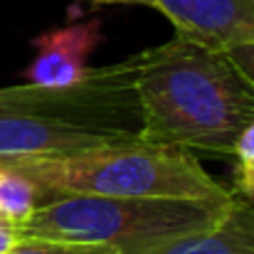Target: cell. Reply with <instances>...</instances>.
Here are the masks:
<instances>
[{
  "mask_svg": "<svg viewBox=\"0 0 254 254\" xmlns=\"http://www.w3.org/2000/svg\"><path fill=\"white\" fill-rule=\"evenodd\" d=\"M136 60L141 141L232 156L237 136L254 119V84L227 52L175 35Z\"/></svg>",
  "mask_w": 254,
  "mask_h": 254,
  "instance_id": "1",
  "label": "cell"
},
{
  "mask_svg": "<svg viewBox=\"0 0 254 254\" xmlns=\"http://www.w3.org/2000/svg\"><path fill=\"white\" fill-rule=\"evenodd\" d=\"M136 57L67 86L0 89V161L69 156L141 141Z\"/></svg>",
  "mask_w": 254,
  "mask_h": 254,
  "instance_id": "2",
  "label": "cell"
},
{
  "mask_svg": "<svg viewBox=\"0 0 254 254\" xmlns=\"http://www.w3.org/2000/svg\"><path fill=\"white\" fill-rule=\"evenodd\" d=\"M0 163L27 175L40 188L45 202L67 195H101V197L232 195L200 166V161L192 153L166 146H151L143 141L89 148L69 156L5 158Z\"/></svg>",
  "mask_w": 254,
  "mask_h": 254,
  "instance_id": "3",
  "label": "cell"
},
{
  "mask_svg": "<svg viewBox=\"0 0 254 254\" xmlns=\"http://www.w3.org/2000/svg\"><path fill=\"white\" fill-rule=\"evenodd\" d=\"M227 197H101L67 195L40 205L22 235L99 242L119 254H141L215 225Z\"/></svg>",
  "mask_w": 254,
  "mask_h": 254,
  "instance_id": "4",
  "label": "cell"
},
{
  "mask_svg": "<svg viewBox=\"0 0 254 254\" xmlns=\"http://www.w3.org/2000/svg\"><path fill=\"white\" fill-rule=\"evenodd\" d=\"M175 35L210 50L254 42V0H153Z\"/></svg>",
  "mask_w": 254,
  "mask_h": 254,
  "instance_id": "5",
  "label": "cell"
},
{
  "mask_svg": "<svg viewBox=\"0 0 254 254\" xmlns=\"http://www.w3.org/2000/svg\"><path fill=\"white\" fill-rule=\"evenodd\" d=\"M101 42V20L91 17L82 22H67L47 30L32 40L35 60L25 69L27 84L67 86L86 74V60Z\"/></svg>",
  "mask_w": 254,
  "mask_h": 254,
  "instance_id": "6",
  "label": "cell"
},
{
  "mask_svg": "<svg viewBox=\"0 0 254 254\" xmlns=\"http://www.w3.org/2000/svg\"><path fill=\"white\" fill-rule=\"evenodd\" d=\"M141 254H254V200L232 195L215 225Z\"/></svg>",
  "mask_w": 254,
  "mask_h": 254,
  "instance_id": "7",
  "label": "cell"
},
{
  "mask_svg": "<svg viewBox=\"0 0 254 254\" xmlns=\"http://www.w3.org/2000/svg\"><path fill=\"white\" fill-rule=\"evenodd\" d=\"M42 202L40 188L27 175L0 163V220L20 227Z\"/></svg>",
  "mask_w": 254,
  "mask_h": 254,
  "instance_id": "8",
  "label": "cell"
},
{
  "mask_svg": "<svg viewBox=\"0 0 254 254\" xmlns=\"http://www.w3.org/2000/svg\"><path fill=\"white\" fill-rule=\"evenodd\" d=\"M7 254H119L109 245L99 242H74V240H52V237H35L22 235L17 245Z\"/></svg>",
  "mask_w": 254,
  "mask_h": 254,
  "instance_id": "9",
  "label": "cell"
},
{
  "mask_svg": "<svg viewBox=\"0 0 254 254\" xmlns=\"http://www.w3.org/2000/svg\"><path fill=\"white\" fill-rule=\"evenodd\" d=\"M235 158V188L240 197L254 200V119L242 128L232 146Z\"/></svg>",
  "mask_w": 254,
  "mask_h": 254,
  "instance_id": "10",
  "label": "cell"
},
{
  "mask_svg": "<svg viewBox=\"0 0 254 254\" xmlns=\"http://www.w3.org/2000/svg\"><path fill=\"white\" fill-rule=\"evenodd\" d=\"M227 57L237 64V69L254 84V42H242V45H235L230 50H225Z\"/></svg>",
  "mask_w": 254,
  "mask_h": 254,
  "instance_id": "11",
  "label": "cell"
},
{
  "mask_svg": "<svg viewBox=\"0 0 254 254\" xmlns=\"http://www.w3.org/2000/svg\"><path fill=\"white\" fill-rule=\"evenodd\" d=\"M22 237V232H20V227L17 225H10V222H5V220H0V254H7L15 245H17V240Z\"/></svg>",
  "mask_w": 254,
  "mask_h": 254,
  "instance_id": "12",
  "label": "cell"
},
{
  "mask_svg": "<svg viewBox=\"0 0 254 254\" xmlns=\"http://www.w3.org/2000/svg\"><path fill=\"white\" fill-rule=\"evenodd\" d=\"M91 2H101V5H143V7H153V0H91Z\"/></svg>",
  "mask_w": 254,
  "mask_h": 254,
  "instance_id": "13",
  "label": "cell"
}]
</instances>
